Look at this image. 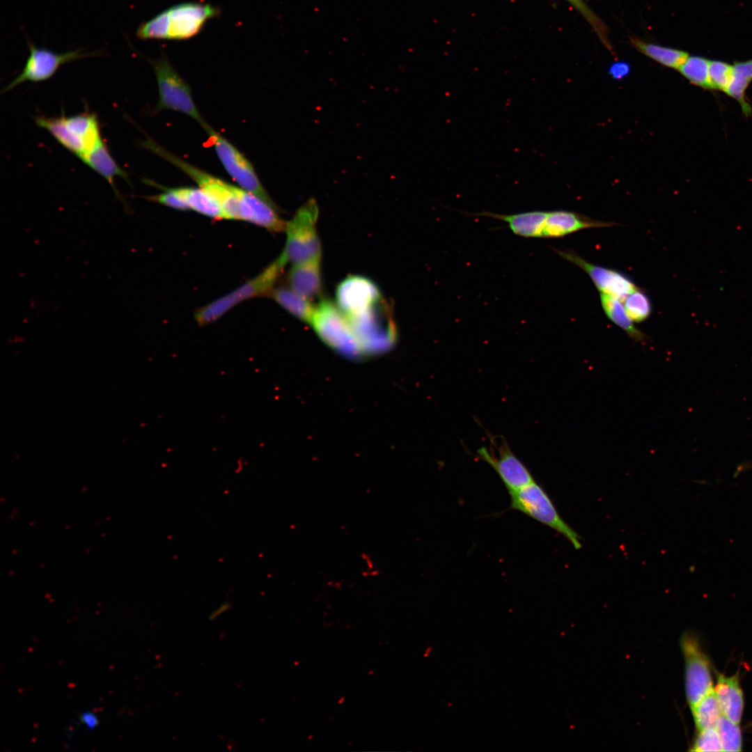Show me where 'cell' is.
<instances>
[{"label":"cell","instance_id":"cell-1","mask_svg":"<svg viewBox=\"0 0 752 752\" xmlns=\"http://www.w3.org/2000/svg\"><path fill=\"white\" fill-rule=\"evenodd\" d=\"M141 146L175 166L210 193L219 202L225 219L246 221L265 229L276 224V209L258 196L187 162L150 139Z\"/></svg>","mask_w":752,"mask_h":752},{"label":"cell","instance_id":"cell-2","mask_svg":"<svg viewBox=\"0 0 752 752\" xmlns=\"http://www.w3.org/2000/svg\"><path fill=\"white\" fill-rule=\"evenodd\" d=\"M287 264V260L281 253L274 262L256 276L228 295L198 309L194 315L196 322L201 326L211 324L244 300L272 295L274 290V286Z\"/></svg>","mask_w":752,"mask_h":752},{"label":"cell","instance_id":"cell-3","mask_svg":"<svg viewBox=\"0 0 752 752\" xmlns=\"http://www.w3.org/2000/svg\"><path fill=\"white\" fill-rule=\"evenodd\" d=\"M318 207L311 199L286 222V242L283 256L292 265L321 260L322 248L316 228Z\"/></svg>","mask_w":752,"mask_h":752},{"label":"cell","instance_id":"cell-4","mask_svg":"<svg viewBox=\"0 0 752 752\" xmlns=\"http://www.w3.org/2000/svg\"><path fill=\"white\" fill-rule=\"evenodd\" d=\"M346 318L362 354L384 351L396 339V327L392 313L383 297L366 310Z\"/></svg>","mask_w":752,"mask_h":752},{"label":"cell","instance_id":"cell-5","mask_svg":"<svg viewBox=\"0 0 752 752\" xmlns=\"http://www.w3.org/2000/svg\"><path fill=\"white\" fill-rule=\"evenodd\" d=\"M150 63L156 76L159 95L154 112L171 110L181 113L196 120L206 131L210 126L198 109L190 86L173 67L167 56L163 53Z\"/></svg>","mask_w":752,"mask_h":752},{"label":"cell","instance_id":"cell-6","mask_svg":"<svg viewBox=\"0 0 752 752\" xmlns=\"http://www.w3.org/2000/svg\"><path fill=\"white\" fill-rule=\"evenodd\" d=\"M510 508L556 531L576 549L582 547L578 533L564 521L549 496L535 480L510 492Z\"/></svg>","mask_w":752,"mask_h":752},{"label":"cell","instance_id":"cell-7","mask_svg":"<svg viewBox=\"0 0 752 752\" xmlns=\"http://www.w3.org/2000/svg\"><path fill=\"white\" fill-rule=\"evenodd\" d=\"M29 54L21 72L3 90L6 93L25 81L40 82L51 79L64 64L101 55L100 51L85 52L84 48L56 52L45 47H37L26 39Z\"/></svg>","mask_w":752,"mask_h":752},{"label":"cell","instance_id":"cell-8","mask_svg":"<svg viewBox=\"0 0 752 752\" xmlns=\"http://www.w3.org/2000/svg\"><path fill=\"white\" fill-rule=\"evenodd\" d=\"M214 151L228 174L244 190L278 208L263 186L251 163L230 141L210 127L205 131Z\"/></svg>","mask_w":752,"mask_h":752},{"label":"cell","instance_id":"cell-9","mask_svg":"<svg viewBox=\"0 0 752 752\" xmlns=\"http://www.w3.org/2000/svg\"><path fill=\"white\" fill-rule=\"evenodd\" d=\"M318 335L329 346L350 356L362 354L351 327L337 305L322 300L311 322Z\"/></svg>","mask_w":752,"mask_h":752},{"label":"cell","instance_id":"cell-10","mask_svg":"<svg viewBox=\"0 0 752 752\" xmlns=\"http://www.w3.org/2000/svg\"><path fill=\"white\" fill-rule=\"evenodd\" d=\"M680 646L685 661L686 696L691 708L714 688L710 665L696 635L684 633Z\"/></svg>","mask_w":752,"mask_h":752},{"label":"cell","instance_id":"cell-11","mask_svg":"<svg viewBox=\"0 0 752 752\" xmlns=\"http://www.w3.org/2000/svg\"><path fill=\"white\" fill-rule=\"evenodd\" d=\"M490 441L495 445L497 453L495 454L487 447H482L477 451V456L491 466L509 493L535 480L531 471L512 451L504 438L501 437V440L496 441L494 437Z\"/></svg>","mask_w":752,"mask_h":752},{"label":"cell","instance_id":"cell-12","mask_svg":"<svg viewBox=\"0 0 752 752\" xmlns=\"http://www.w3.org/2000/svg\"><path fill=\"white\" fill-rule=\"evenodd\" d=\"M167 40H186L198 34L205 22L221 13L219 8L201 2H185L166 10Z\"/></svg>","mask_w":752,"mask_h":752},{"label":"cell","instance_id":"cell-13","mask_svg":"<svg viewBox=\"0 0 752 752\" xmlns=\"http://www.w3.org/2000/svg\"><path fill=\"white\" fill-rule=\"evenodd\" d=\"M556 252L565 260L582 269L592 279L600 293L616 297L621 301L639 287L626 275L614 269L588 263L572 250Z\"/></svg>","mask_w":752,"mask_h":752},{"label":"cell","instance_id":"cell-14","mask_svg":"<svg viewBox=\"0 0 752 752\" xmlns=\"http://www.w3.org/2000/svg\"><path fill=\"white\" fill-rule=\"evenodd\" d=\"M335 295L337 306L346 318L359 313L382 298L373 281L358 275L343 280Z\"/></svg>","mask_w":752,"mask_h":752},{"label":"cell","instance_id":"cell-15","mask_svg":"<svg viewBox=\"0 0 752 752\" xmlns=\"http://www.w3.org/2000/svg\"><path fill=\"white\" fill-rule=\"evenodd\" d=\"M80 159L107 181L116 198L124 205L125 210L129 212V207L119 193L114 182L116 177H120L131 185L128 174L117 164L103 140L84 155Z\"/></svg>","mask_w":752,"mask_h":752},{"label":"cell","instance_id":"cell-16","mask_svg":"<svg viewBox=\"0 0 752 752\" xmlns=\"http://www.w3.org/2000/svg\"><path fill=\"white\" fill-rule=\"evenodd\" d=\"M615 225L617 224L595 220L573 212L552 211L549 212L542 237H560L586 228Z\"/></svg>","mask_w":752,"mask_h":752},{"label":"cell","instance_id":"cell-17","mask_svg":"<svg viewBox=\"0 0 752 752\" xmlns=\"http://www.w3.org/2000/svg\"><path fill=\"white\" fill-rule=\"evenodd\" d=\"M714 690L721 714L739 723L744 709V696L738 674L728 677L717 673Z\"/></svg>","mask_w":752,"mask_h":752},{"label":"cell","instance_id":"cell-18","mask_svg":"<svg viewBox=\"0 0 752 752\" xmlns=\"http://www.w3.org/2000/svg\"><path fill=\"white\" fill-rule=\"evenodd\" d=\"M320 261L292 265L288 275L289 288L310 301L318 298L322 292Z\"/></svg>","mask_w":752,"mask_h":752},{"label":"cell","instance_id":"cell-19","mask_svg":"<svg viewBox=\"0 0 752 752\" xmlns=\"http://www.w3.org/2000/svg\"><path fill=\"white\" fill-rule=\"evenodd\" d=\"M476 214L506 222L510 230L517 235L524 237H542L549 212L530 211L512 214H500L484 211Z\"/></svg>","mask_w":752,"mask_h":752},{"label":"cell","instance_id":"cell-20","mask_svg":"<svg viewBox=\"0 0 752 752\" xmlns=\"http://www.w3.org/2000/svg\"><path fill=\"white\" fill-rule=\"evenodd\" d=\"M64 120L72 135L83 147L85 154L102 140L100 123L94 113L83 112L64 116Z\"/></svg>","mask_w":752,"mask_h":752},{"label":"cell","instance_id":"cell-21","mask_svg":"<svg viewBox=\"0 0 752 752\" xmlns=\"http://www.w3.org/2000/svg\"><path fill=\"white\" fill-rule=\"evenodd\" d=\"M192 210L199 214L215 219H225L219 202L207 191L198 187H182L172 188Z\"/></svg>","mask_w":752,"mask_h":752},{"label":"cell","instance_id":"cell-22","mask_svg":"<svg viewBox=\"0 0 752 752\" xmlns=\"http://www.w3.org/2000/svg\"><path fill=\"white\" fill-rule=\"evenodd\" d=\"M752 81V59L736 61L733 64V75L725 93L739 104L742 113L752 115V107L746 99V91Z\"/></svg>","mask_w":752,"mask_h":752},{"label":"cell","instance_id":"cell-23","mask_svg":"<svg viewBox=\"0 0 752 752\" xmlns=\"http://www.w3.org/2000/svg\"><path fill=\"white\" fill-rule=\"evenodd\" d=\"M38 127L46 130L61 146L78 158L85 152L80 143L73 137L64 120V116H37L34 118Z\"/></svg>","mask_w":752,"mask_h":752},{"label":"cell","instance_id":"cell-24","mask_svg":"<svg viewBox=\"0 0 752 752\" xmlns=\"http://www.w3.org/2000/svg\"><path fill=\"white\" fill-rule=\"evenodd\" d=\"M630 41L641 54L668 68L678 70L689 56L684 51L649 43L636 38H630Z\"/></svg>","mask_w":752,"mask_h":752},{"label":"cell","instance_id":"cell-25","mask_svg":"<svg viewBox=\"0 0 752 752\" xmlns=\"http://www.w3.org/2000/svg\"><path fill=\"white\" fill-rule=\"evenodd\" d=\"M602 309L607 318L635 340L645 339V335L639 331L628 315L622 301L607 294L600 293Z\"/></svg>","mask_w":752,"mask_h":752},{"label":"cell","instance_id":"cell-26","mask_svg":"<svg viewBox=\"0 0 752 752\" xmlns=\"http://www.w3.org/2000/svg\"><path fill=\"white\" fill-rule=\"evenodd\" d=\"M272 295L274 299L290 314L305 322H311L315 307L310 300L300 296L290 288L275 289Z\"/></svg>","mask_w":752,"mask_h":752},{"label":"cell","instance_id":"cell-27","mask_svg":"<svg viewBox=\"0 0 752 752\" xmlns=\"http://www.w3.org/2000/svg\"><path fill=\"white\" fill-rule=\"evenodd\" d=\"M691 710L698 731L716 728L721 712L714 688Z\"/></svg>","mask_w":752,"mask_h":752},{"label":"cell","instance_id":"cell-28","mask_svg":"<svg viewBox=\"0 0 752 752\" xmlns=\"http://www.w3.org/2000/svg\"><path fill=\"white\" fill-rule=\"evenodd\" d=\"M710 61L700 56H689L678 70L691 84L711 90L708 75Z\"/></svg>","mask_w":752,"mask_h":752},{"label":"cell","instance_id":"cell-29","mask_svg":"<svg viewBox=\"0 0 752 752\" xmlns=\"http://www.w3.org/2000/svg\"><path fill=\"white\" fill-rule=\"evenodd\" d=\"M622 302L625 308L634 322L645 321L651 314L652 305L648 297L639 288L628 295Z\"/></svg>","mask_w":752,"mask_h":752},{"label":"cell","instance_id":"cell-30","mask_svg":"<svg viewBox=\"0 0 752 752\" xmlns=\"http://www.w3.org/2000/svg\"><path fill=\"white\" fill-rule=\"evenodd\" d=\"M716 729L720 738L723 751L737 752L742 750V739L739 723L732 721L721 714Z\"/></svg>","mask_w":752,"mask_h":752},{"label":"cell","instance_id":"cell-31","mask_svg":"<svg viewBox=\"0 0 752 752\" xmlns=\"http://www.w3.org/2000/svg\"><path fill=\"white\" fill-rule=\"evenodd\" d=\"M709 82L711 90L725 92L733 75V65L719 60L710 61Z\"/></svg>","mask_w":752,"mask_h":752},{"label":"cell","instance_id":"cell-32","mask_svg":"<svg viewBox=\"0 0 752 752\" xmlns=\"http://www.w3.org/2000/svg\"><path fill=\"white\" fill-rule=\"evenodd\" d=\"M691 751L698 752L723 751L716 728L699 730Z\"/></svg>","mask_w":752,"mask_h":752},{"label":"cell","instance_id":"cell-33","mask_svg":"<svg viewBox=\"0 0 752 752\" xmlns=\"http://www.w3.org/2000/svg\"><path fill=\"white\" fill-rule=\"evenodd\" d=\"M163 190L164 191L161 194L148 196L144 198L150 201L178 210L185 211L189 210L187 203L173 191L172 188H163Z\"/></svg>","mask_w":752,"mask_h":752},{"label":"cell","instance_id":"cell-34","mask_svg":"<svg viewBox=\"0 0 752 752\" xmlns=\"http://www.w3.org/2000/svg\"><path fill=\"white\" fill-rule=\"evenodd\" d=\"M629 71L630 67L628 63L624 61H618L611 65L609 73L613 78L620 79L626 77Z\"/></svg>","mask_w":752,"mask_h":752},{"label":"cell","instance_id":"cell-35","mask_svg":"<svg viewBox=\"0 0 752 752\" xmlns=\"http://www.w3.org/2000/svg\"><path fill=\"white\" fill-rule=\"evenodd\" d=\"M81 723L89 730H93L97 727L99 723V719L97 715L93 712H84L81 714L79 717Z\"/></svg>","mask_w":752,"mask_h":752},{"label":"cell","instance_id":"cell-36","mask_svg":"<svg viewBox=\"0 0 752 752\" xmlns=\"http://www.w3.org/2000/svg\"><path fill=\"white\" fill-rule=\"evenodd\" d=\"M229 608H230L229 603H224V604H222L218 609H217L211 614V616L210 617V618L211 620L215 618L216 617L219 616L220 614H221L224 611H227Z\"/></svg>","mask_w":752,"mask_h":752}]
</instances>
